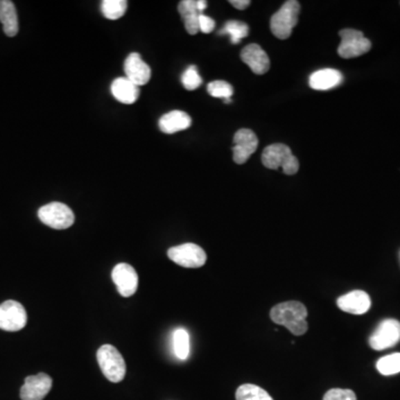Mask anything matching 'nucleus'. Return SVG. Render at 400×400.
Listing matches in <instances>:
<instances>
[{
  "label": "nucleus",
  "instance_id": "obj_4",
  "mask_svg": "<svg viewBox=\"0 0 400 400\" xmlns=\"http://www.w3.org/2000/svg\"><path fill=\"white\" fill-rule=\"evenodd\" d=\"M300 3L296 0H289L284 3L270 20V29L274 36L279 40H287L296 27L299 16Z\"/></svg>",
  "mask_w": 400,
  "mask_h": 400
},
{
  "label": "nucleus",
  "instance_id": "obj_10",
  "mask_svg": "<svg viewBox=\"0 0 400 400\" xmlns=\"http://www.w3.org/2000/svg\"><path fill=\"white\" fill-rule=\"evenodd\" d=\"M258 148V138L250 129H239L234 136V162L243 165Z\"/></svg>",
  "mask_w": 400,
  "mask_h": 400
},
{
  "label": "nucleus",
  "instance_id": "obj_19",
  "mask_svg": "<svg viewBox=\"0 0 400 400\" xmlns=\"http://www.w3.org/2000/svg\"><path fill=\"white\" fill-rule=\"evenodd\" d=\"M178 12L182 16L188 34L196 35L199 31V16L196 0H182L178 5Z\"/></svg>",
  "mask_w": 400,
  "mask_h": 400
},
{
  "label": "nucleus",
  "instance_id": "obj_9",
  "mask_svg": "<svg viewBox=\"0 0 400 400\" xmlns=\"http://www.w3.org/2000/svg\"><path fill=\"white\" fill-rule=\"evenodd\" d=\"M27 324V313L20 302L7 300L0 305V329L19 331Z\"/></svg>",
  "mask_w": 400,
  "mask_h": 400
},
{
  "label": "nucleus",
  "instance_id": "obj_31",
  "mask_svg": "<svg viewBox=\"0 0 400 400\" xmlns=\"http://www.w3.org/2000/svg\"><path fill=\"white\" fill-rule=\"evenodd\" d=\"M207 8V1L206 0H197V9L200 14H202L205 9Z\"/></svg>",
  "mask_w": 400,
  "mask_h": 400
},
{
  "label": "nucleus",
  "instance_id": "obj_14",
  "mask_svg": "<svg viewBox=\"0 0 400 400\" xmlns=\"http://www.w3.org/2000/svg\"><path fill=\"white\" fill-rule=\"evenodd\" d=\"M337 306L342 311L353 315H364L369 311L372 306L369 295L363 290H353L339 297Z\"/></svg>",
  "mask_w": 400,
  "mask_h": 400
},
{
  "label": "nucleus",
  "instance_id": "obj_20",
  "mask_svg": "<svg viewBox=\"0 0 400 400\" xmlns=\"http://www.w3.org/2000/svg\"><path fill=\"white\" fill-rule=\"evenodd\" d=\"M0 21L3 24V33L8 37L18 34V16L16 7L10 0H0Z\"/></svg>",
  "mask_w": 400,
  "mask_h": 400
},
{
  "label": "nucleus",
  "instance_id": "obj_7",
  "mask_svg": "<svg viewBox=\"0 0 400 400\" xmlns=\"http://www.w3.org/2000/svg\"><path fill=\"white\" fill-rule=\"evenodd\" d=\"M400 342V322L396 319H385L369 338L370 347L374 350L388 349Z\"/></svg>",
  "mask_w": 400,
  "mask_h": 400
},
{
  "label": "nucleus",
  "instance_id": "obj_28",
  "mask_svg": "<svg viewBox=\"0 0 400 400\" xmlns=\"http://www.w3.org/2000/svg\"><path fill=\"white\" fill-rule=\"evenodd\" d=\"M324 400H357V397L350 389L333 388L326 392Z\"/></svg>",
  "mask_w": 400,
  "mask_h": 400
},
{
  "label": "nucleus",
  "instance_id": "obj_30",
  "mask_svg": "<svg viewBox=\"0 0 400 400\" xmlns=\"http://www.w3.org/2000/svg\"><path fill=\"white\" fill-rule=\"evenodd\" d=\"M229 3L239 10H244L247 7H250L252 3H250V0H230Z\"/></svg>",
  "mask_w": 400,
  "mask_h": 400
},
{
  "label": "nucleus",
  "instance_id": "obj_21",
  "mask_svg": "<svg viewBox=\"0 0 400 400\" xmlns=\"http://www.w3.org/2000/svg\"><path fill=\"white\" fill-rule=\"evenodd\" d=\"M220 35H228L232 44H238L250 34V26L238 20H229L219 31Z\"/></svg>",
  "mask_w": 400,
  "mask_h": 400
},
{
  "label": "nucleus",
  "instance_id": "obj_27",
  "mask_svg": "<svg viewBox=\"0 0 400 400\" xmlns=\"http://www.w3.org/2000/svg\"><path fill=\"white\" fill-rule=\"evenodd\" d=\"M182 82L187 90H195L200 87L202 79L198 73L196 66H191L185 70V73L182 76Z\"/></svg>",
  "mask_w": 400,
  "mask_h": 400
},
{
  "label": "nucleus",
  "instance_id": "obj_6",
  "mask_svg": "<svg viewBox=\"0 0 400 400\" xmlns=\"http://www.w3.org/2000/svg\"><path fill=\"white\" fill-rule=\"evenodd\" d=\"M342 42L338 47V55L345 59L355 58L368 53L372 42L367 40L361 31L356 29H342L339 33Z\"/></svg>",
  "mask_w": 400,
  "mask_h": 400
},
{
  "label": "nucleus",
  "instance_id": "obj_11",
  "mask_svg": "<svg viewBox=\"0 0 400 400\" xmlns=\"http://www.w3.org/2000/svg\"><path fill=\"white\" fill-rule=\"evenodd\" d=\"M112 280L117 287L118 293L123 297H132L138 288V275L134 267L129 263H118L112 269Z\"/></svg>",
  "mask_w": 400,
  "mask_h": 400
},
{
  "label": "nucleus",
  "instance_id": "obj_17",
  "mask_svg": "<svg viewBox=\"0 0 400 400\" xmlns=\"http://www.w3.org/2000/svg\"><path fill=\"white\" fill-rule=\"evenodd\" d=\"M342 82V75L339 70L327 68L311 73L309 86L315 90H328L336 87Z\"/></svg>",
  "mask_w": 400,
  "mask_h": 400
},
{
  "label": "nucleus",
  "instance_id": "obj_29",
  "mask_svg": "<svg viewBox=\"0 0 400 400\" xmlns=\"http://www.w3.org/2000/svg\"><path fill=\"white\" fill-rule=\"evenodd\" d=\"M215 20L206 15L202 14L199 16V31H202L204 34H209L215 29Z\"/></svg>",
  "mask_w": 400,
  "mask_h": 400
},
{
  "label": "nucleus",
  "instance_id": "obj_13",
  "mask_svg": "<svg viewBox=\"0 0 400 400\" xmlns=\"http://www.w3.org/2000/svg\"><path fill=\"white\" fill-rule=\"evenodd\" d=\"M125 73L126 78L138 87L144 86L150 80L151 69L148 64L144 62L139 53H132L125 60Z\"/></svg>",
  "mask_w": 400,
  "mask_h": 400
},
{
  "label": "nucleus",
  "instance_id": "obj_12",
  "mask_svg": "<svg viewBox=\"0 0 400 400\" xmlns=\"http://www.w3.org/2000/svg\"><path fill=\"white\" fill-rule=\"evenodd\" d=\"M51 387L53 379L47 374L40 372L38 375L28 376L20 389V398L21 400H42L49 394Z\"/></svg>",
  "mask_w": 400,
  "mask_h": 400
},
{
  "label": "nucleus",
  "instance_id": "obj_24",
  "mask_svg": "<svg viewBox=\"0 0 400 400\" xmlns=\"http://www.w3.org/2000/svg\"><path fill=\"white\" fill-rule=\"evenodd\" d=\"M127 6L126 0H104L101 3V12L107 19L117 20L125 15Z\"/></svg>",
  "mask_w": 400,
  "mask_h": 400
},
{
  "label": "nucleus",
  "instance_id": "obj_3",
  "mask_svg": "<svg viewBox=\"0 0 400 400\" xmlns=\"http://www.w3.org/2000/svg\"><path fill=\"white\" fill-rule=\"evenodd\" d=\"M97 360L105 377L112 383H121L126 376L125 359L112 345H104L99 348Z\"/></svg>",
  "mask_w": 400,
  "mask_h": 400
},
{
  "label": "nucleus",
  "instance_id": "obj_16",
  "mask_svg": "<svg viewBox=\"0 0 400 400\" xmlns=\"http://www.w3.org/2000/svg\"><path fill=\"white\" fill-rule=\"evenodd\" d=\"M191 126V116L182 110H173L159 119V128L165 134H175Z\"/></svg>",
  "mask_w": 400,
  "mask_h": 400
},
{
  "label": "nucleus",
  "instance_id": "obj_2",
  "mask_svg": "<svg viewBox=\"0 0 400 400\" xmlns=\"http://www.w3.org/2000/svg\"><path fill=\"white\" fill-rule=\"evenodd\" d=\"M261 162L266 168H281L289 176L297 174L299 169V162L291 153L288 146L284 144H274L265 148L261 155Z\"/></svg>",
  "mask_w": 400,
  "mask_h": 400
},
{
  "label": "nucleus",
  "instance_id": "obj_22",
  "mask_svg": "<svg viewBox=\"0 0 400 400\" xmlns=\"http://www.w3.org/2000/svg\"><path fill=\"white\" fill-rule=\"evenodd\" d=\"M174 342V351L177 358L180 360H186L189 356L191 350V342H189V333L184 328L176 329L173 336Z\"/></svg>",
  "mask_w": 400,
  "mask_h": 400
},
{
  "label": "nucleus",
  "instance_id": "obj_1",
  "mask_svg": "<svg viewBox=\"0 0 400 400\" xmlns=\"http://www.w3.org/2000/svg\"><path fill=\"white\" fill-rule=\"evenodd\" d=\"M307 308L302 302H286L270 311V318L277 325L285 326L293 335L302 336L308 331Z\"/></svg>",
  "mask_w": 400,
  "mask_h": 400
},
{
  "label": "nucleus",
  "instance_id": "obj_5",
  "mask_svg": "<svg viewBox=\"0 0 400 400\" xmlns=\"http://www.w3.org/2000/svg\"><path fill=\"white\" fill-rule=\"evenodd\" d=\"M38 217L42 224L53 229H67L75 223V215L67 205L62 202H51L38 210Z\"/></svg>",
  "mask_w": 400,
  "mask_h": 400
},
{
  "label": "nucleus",
  "instance_id": "obj_26",
  "mask_svg": "<svg viewBox=\"0 0 400 400\" xmlns=\"http://www.w3.org/2000/svg\"><path fill=\"white\" fill-rule=\"evenodd\" d=\"M207 90L208 94L215 98H223L226 101V104L232 103L234 88L229 82H224V80H215L208 85Z\"/></svg>",
  "mask_w": 400,
  "mask_h": 400
},
{
  "label": "nucleus",
  "instance_id": "obj_18",
  "mask_svg": "<svg viewBox=\"0 0 400 400\" xmlns=\"http://www.w3.org/2000/svg\"><path fill=\"white\" fill-rule=\"evenodd\" d=\"M112 94L119 103L132 105L139 97V87L132 84L126 77H121L112 82Z\"/></svg>",
  "mask_w": 400,
  "mask_h": 400
},
{
  "label": "nucleus",
  "instance_id": "obj_25",
  "mask_svg": "<svg viewBox=\"0 0 400 400\" xmlns=\"http://www.w3.org/2000/svg\"><path fill=\"white\" fill-rule=\"evenodd\" d=\"M378 372L383 376L396 375L400 372V353L387 355L379 359L376 364Z\"/></svg>",
  "mask_w": 400,
  "mask_h": 400
},
{
  "label": "nucleus",
  "instance_id": "obj_8",
  "mask_svg": "<svg viewBox=\"0 0 400 400\" xmlns=\"http://www.w3.org/2000/svg\"><path fill=\"white\" fill-rule=\"evenodd\" d=\"M168 257L177 265L186 268H199L204 266L207 261V255L196 244H182L168 250Z\"/></svg>",
  "mask_w": 400,
  "mask_h": 400
},
{
  "label": "nucleus",
  "instance_id": "obj_23",
  "mask_svg": "<svg viewBox=\"0 0 400 400\" xmlns=\"http://www.w3.org/2000/svg\"><path fill=\"white\" fill-rule=\"evenodd\" d=\"M236 400H274L270 397V394L263 390L261 387L252 385V383H245L241 385L236 392Z\"/></svg>",
  "mask_w": 400,
  "mask_h": 400
},
{
  "label": "nucleus",
  "instance_id": "obj_15",
  "mask_svg": "<svg viewBox=\"0 0 400 400\" xmlns=\"http://www.w3.org/2000/svg\"><path fill=\"white\" fill-rule=\"evenodd\" d=\"M241 58L256 75H263L270 68L268 55L257 44H250L243 49Z\"/></svg>",
  "mask_w": 400,
  "mask_h": 400
}]
</instances>
